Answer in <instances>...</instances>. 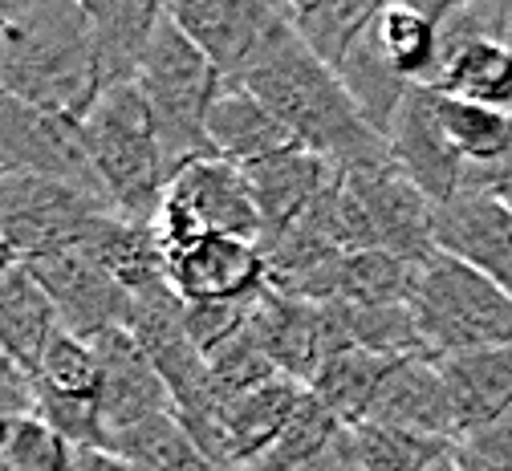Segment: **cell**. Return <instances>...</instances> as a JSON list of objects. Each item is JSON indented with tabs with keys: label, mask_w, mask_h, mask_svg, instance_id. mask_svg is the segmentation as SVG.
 <instances>
[{
	"label": "cell",
	"mask_w": 512,
	"mask_h": 471,
	"mask_svg": "<svg viewBox=\"0 0 512 471\" xmlns=\"http://www.w3.org/2000/svg\"><path fill=\"white\" fill-rule=\"evenodd\" d=\"M236 82L293 130L301 151L322 155L338 171H358L391 159L387 139L358 114L342 78L305 49V41L289 29L285 13L265 49Z\"/></svg>",
	"instance_id": "6da1fadb"
},
{
	"label": "cell",
	"mask_w": 512,
	"mask_h": 471,
	"mask_svg": "<svg viewBox=\"0 0 512 471\" xmlns=\"http://www.w3.org/2000/svg\"><path fill=\"white\" fill-rule=\"evenodd\" d=\"M0 94L82 118L102 94L86 0H0Z\"/></svg>",
	"instance_id": "7a4b0ae2"
},
{
	"label": "cell",
	"mask_w": 512,
	"mask_h": 471,
	"mask_svg": "<svg viewBox=\"0 0 512 471\" xmlns=\"http://www.w3.org/2000/svg\"><path fill=\"white\" fill-rule=\"evenodd\" d=\"M82 139L110 208L126 220L155 224L171 175L139 82L106 86L82 114Z\"/></svg>",
	"instance_id": "3957f363"
},
{
	"label": "cell",
	"mask_w": 512,
	"mask_h": 471,
	"mask_svg": "<svg viewBox=\"0 0 512 471\" xmlns=\"http://www.w3.org/2000/svg\"><path fill=\"white\" fill-rule=\"evenodd\" d=\"M220 74L216 65L200 53V45L191 41L171 13L163 9L147 57H143V70H139V90L147 98L155 134H159V151L167 163V175L183 171L187 163L208 159V110L216 102L220 90ZM171 183V179H167Z\"/></svg>",
	"instance_id": "277c9868"
},
{
	"label": "cell",
	"mask_w": 512,
	"mask_h": 471,
	"mask_svg": "<svg viewBox=\"0 0 512 471\" xmlns=\"http://www.w3.org/2000/svg\"><path fill=\"white\" fill-rule=\"evenodd\" d=\"M407 305L431 358L512 346V297L447 252H431L419 264Z\"/></svg>",
	"instance_id": "5b68a950"
},
{
	"label": "cell",
	"mask_w": 512,
	"mask_h": 471,
	"mask_svg": "<svg viewBox=\"0 0 512 471\" xmlns=\"http://www.w3.org/2000/svg\"><path fill=\"white\" fill-rule=\"evenodd\" d=\"M338 220L346 252L382 248L415 264L435 252V204L403 175L395 159L342 171Z\"/></svg>",
	"instance_id": "8992f818"
},
{
	"label": "cell",
	"mask_w": 512,
	"mask_h": 471,
	"mask_svg": "<svg viewBox=\"0 0 512 471\" xmlns=\"http://www.w3.org/2000/svg\"><path fill=\"white\" fill-rule=\"evenodd\" d=\"M155 232L167 252L200 236H236L252 244L265 240V224L252 204L244 171L216 155L196 159L171 175L155 216Z\"/></svg>",
	"instance_id": "52a82bcc"
},
{
	"label": "cell",
	"mask_w": 512,
	"mask_h": 471,
	"mask_svg": "<svg viewBox=\"0 0 512 471\" xmlns=\"http://www.w3.org/2000/svg\"><path fill=\"white\" fill-rule=\"evenodd\" d=\"M110 212L114 208L106 199L61 179L25 175V171L0 175V232H5L17 260L78 248L90 236V228Z\"/></svg>",
	"instance_id": "ba28073f"
},
{
	"label": "cell",
	"mask_w": 512,
	"mask_h": 471,
	"mask_svg": "<svg viewBox=\"0 0 512 471\" xmlns=\"http://www.w3.org/2000/svg\"><path fill=\"white\" fill-rule=\"evenodd\" d=\"M5 171L61 179V183L106 199L102 179H98L86 139H82V118L0 94V175Z\"/></svg>",
	"instance_id": "9c48e42d"
},
{
	"label": "cell",
	"mask_w": 512,
	"mask_h": 471,
	"mask_svg": "<svg viewBox=\"0 0 512 471\" xmlns=\"http://www.w3.org/2000/svg\"><path fill=\"white\" fill-rule=\"evenodd\" d=\"M33 268V277L41 281L57 325L70 329L74 338L94 342L110 329H126L131 325V305L135 297L126 293L106 268L86 256L82 248H66V252H53V256H37L25 260Z\"/></svg>",
	"instance_id": "30bf717a"
},
{
	"label": "cell",
	"mask_w": 512,
	"mask_h": 471,
	"mask_svg": "<svg viewBox=\"0 0 512 471\" xmlns=\"http://www.w3.org/2000/svg\"><path fill=\"white\" fill-rule=\"evenodd\" d=\"M163 9L200 45L224 82H236L281 25V5L261 0H167Z\"/></svg>",
	"instance_id": "8fae6325"
},
{
	"label": "cell",
	"mask_w": 512,
	"mask_h": 471,
	"mask_svg": "<svg viewBox=\"0 0 512 471\" xmlns=\"http://www.w3.org/2000/svg\"><path fill=\"white\" fill-rule=\"evenodd\" d=\"M167 281L183 305L248 301L265 289V252L236 236H200L167 252Z\"/></svg>",
	"instance_id": "7c38bea8"
},
{
	"label": "cell",
	"mask_w": 512,
	"mask_h": 471,
	"mask_svg": "<svg viewBox=\"0 0 512 471\" xmlns=\"http://www.w3.org/2000/svg\"><path fill=\"white\" fill-rule=\"evenodd\" d=\"M248 329H252V338L261 342V350L269 354V362L277 366V374L305 382V386L313 382V374L322 370L326 358L342 354L326 305L285 297L269 285L252 301Z\"/></svg>",
	"instance_id": "4fadbf2b"
},
{
	"label": "cell",
	"mask_w": 512,
	"mask_h": 471,
	"mask_svg": "<svg viewBox=\"0 0 512 471\" xmlns=\"http://www.w3.org/2000/svg\"><path fill=\"white\" fill-rule=\"evenodd\" d=\"M90 346H94L98 370H102L98 415L106 427V443H110V435H118L126 427L175 411L167 382L159 378L155 362L143 354V346L135 342L131 329H110L102 338H94Z\"/></svg>",
	"instance_id": "5bb4252c"
},
{
	"label": "cell",
	"mask_w": 512,
	"mask_h": 471,
	"mask_svg": "<svg viewBox=\"0 0 512 471\" xmlns=\"http://www.w3.org/2000/svg\"><path fill=\"white\" fill-rule=\"evenodd\" d=\"M435 252H447L512 297V212L488 191H456L435 208Z\"/></svg>",
	"instance_id": "9a60e30c"
},
{
	"label": "cell",
	"mask_w": 512,
	"mask_h": 471,
	"mask_svg": "<svg viewBox=\"0 0 512 471\" xmlns=\"http://www.w3.org/2000/svg\"><path fill=\"white\" fill-rule=\"evenodd\" d=\"M305 394H309L305 382L277 374L252 390L220 398V411H216L220 467H252L277 443V435L289 427V419L297 415Z\"/></svg>",
	"instance_id": "2e32d148"
},
{
	"label": "cell",
	"mask_w": 512,
	"mask_h": 471,
	"mask_svg": "<svg viewBox=\"0 0 512 471\" xmlns=\"http://www.w3.org/2000/svg\"><path fill=\"white\" fill-rule=\"evenodd\" d=\"M387 147H391V159L403 167V175L431 199L435 208L447 204V199L464 187V163L443 139L427 86H415L407 94V102L399 106L391 134H387Z\"/></svg>",
	"instance_id": "e0dca14e"
},
{
	"label": "cell",
	"mask_w": 512,
	"mask_h": 471,
	"mask_svg": "<svg viewBox=\"0 0 512 471\" xmlns=\"http://www.w3.org/2000/svg\"><path fill=\"white\" fill-rule=\"evenodd\" d=\"M208 147L216 159L232 167H252L289 151H301L293 130L240 82H220L216 102L208 110Z\"/></svg>",
	"instance_id": "ac0fdd59"
},
{
	"label": "cell",
	"mask_w": 512,
	"mask_h": 471,
	"mask_svg": "<svg viewBox=\"0 0 512 471\" xmlns=\"http://www.w3.org/2000/svg\"><path fill=\"white\" fill-rule=\"evenodd\" d=\"M366 419L456 443L452 394H447V382H443V370L435 358H399L395 370L387 374V382L378 386Z\"/></svg>",
	"instance_id": "d6986e66"
},
{
	"label": "cell",
	"mask_w": 512,
	"mask_h": 471,
	"mask_svg": "<svg viewBox=\"0 0 512 471\" xmlns=\"http://www.w3.org/2000/svg\"><path fill=\"white\" fill-rule=\"evenodd\" d=\"M244 179H248V191H252V204L261 212V224H265V240L269 244L273 236H281L285 228H293L317 195L330 187V179L338 175L334 163H326L322 155H309V151H289V155H277V159H265V163H252V167H240Z\"/></svg>",
	"instance_id": "ffe728a7"
},
{
	"label": "cell",
	"mask_w": 512,
	"mask_h": 471,
	"mask_svg": "<svg viewBox=\"0 0 512 471\" xmlns=\"http://www.w3.org/2000/svg\"><path fill=\"white\" fill-rule=\"evenodd\" d=\"M452 394L456 411V439L492 427L512 411V346L492 350H468L435 358Z\"/></svg>",
	"instance_id": "44dd1931"
},
{
	"label": "cell",
	"mask_w": 512,
	"mask_h": 471,
	"mask_svg": "<svg viewBox=\"0 0 512 471\" xmlns=\"http://www.w3.org/2000/svg\"><path fill=\"white\" fill-rule=\"evenodd\" d=\"M86 13L94 25L102 90L139 82L143 57H147L151 33L163 17V5H151V0H86Z\"/></svg>",
	"instance_id": "7402d4cb"
},
{
	"label": "cell",
	"mask_w": 512,
	"mask_h": 471,
	"mask_svg": "<svg viewBox=\"0 0 512 471\" xmlns=\"http://www.w3.org/2000/svg\"><path fill=\"white\" fill-rule=\"evenodd\" d=\"M78 248L86 256H94L131 297L171 285L167 281V248H163L155 224L126 220V216L110 212L90 228V236Z\"/></svg>",
	"instance_id": "603a6c76"
},
{
	"label": "cell",
	"mask_w": 512,
	"mask_h": 471,
	"mask_svg": "<svg viewBox=\"0 0 512 471\" xmlns=\"http://www.w3.org/2000/svg\"><path fill=\"white\" fill-rule=\"evenodd\" d=\"M431 90L492 110H512V53L496 37H472L439 49Z\"/></svg>",
	"instance_id": "cb8c5ba5"
},
{
	"label": "cell",
	"mask_w": 512,
	"mask_h": 471,
	"mask_svg": "<svg viewBox=\"0 0 512 471\" xmlns=\"http://www.w3.org/2000/svg\"><path fill=\"white\" fill-rule=\"evenodd\" d=\"M57 329V313L25 260L0 268V350L21 370H37V358Z\"/></svg>",
	"instance_id": "d4e9b609"
},
{
	"label": "cell",
	"mask_w": 512,
	"mask_h": 471,
	"mask_svg": "<svg viewBox=\"0 0 512 471\" xmlns=\"http://www.w3.org/2000/svg\"><path fill=\"white\" fill-rule=\"evenodd\" d=\"M338 78H342L346 94L354 98L358 114L382 134V139H387L399 106L407 102V94H411L415 86L391 65L387 49H382V41H378L374 21L366 25V33L354 41V49L346 53V61L338 65Z\"/></svg>",
	"instance_id": "484cf974"
},
{
	"label": "cell",
	"mask_w": 512,
	"mask_h": 471,
	"mask_svg": "<svg viewBox=\"0 0 512 471\" xmlns=\"http://www.w3.org/2000/svg\"><path fill=\"white\" fill-rule=\"evenodd\" d=\"M452 5H382L374 17L378 41L411 86H431L439 70V25Z\"/></svg>",
	"instance_id": "4316f807"
},
{
	"label": "cell",
	"mask_w": 512,
	"mask_h": 471,
	"mask_svg": "<svg viewBox=\"0 0 512 471\" xmlns=\"http://www.w3.org/2000/svg\"><path fill=\"white\" fill-rule=\"evenodd\" d=\"M378 9V0H297V5H281L289 29L334 74L354 49V41L366 33V25L378 17Z\"/></svg>",
	"instance_id": "83f0119b"
},
{
	"label": "cell",
	"mask_w": 512,
	"mask_h": 471,
	"mask_svg": "<svg viewBox=\"0 0 512 471\" xmlns=\"http://www.w3.org/2000/svg\"><path fill=\"white\" fill-rule=\"evenodd\" d=\"M106 451L126 459L135 471H232V467H216L200 451V443L191 439V431L183 427V419L175 411L110 435Z\"/></svg>",
	"instance_id": "f1b7e54d"
},
{
	"label": "cell",
	"mask_w": 512,
	"mask_h": 471,
	"mask_svg": "<svg viewBox=\"0 0 512 471\" xmlns=\"http://www.w3.org/2000/svg\"><path fill=\"white\" fill-rule=\"evenodd\" d=\"M431 102H435V122L443 130L447 147L460 155L464 167L496 163L500 155L512 151V110H492V106L464 102L439 90H431Z\"/></svg>",
	"instance_id": "f546056e"
},
{
	"label": "cell",
	"mask_w": 512,
	"mask_h": 471,
	"mask_svg": "<svg viewBox=\"0 0 512 471\" xmlns=\"http://www.w3.org/2000/svg\"><path fill=\"white\" fill-rule=\"evenodd\" d=\"M395 362L399 358H382L370 350H346V354H334L322 362L309 390H313V398H322L346 427H354L370 415L374 394L382 382H387V374L395 370Z\"/></svg>",
	"instance_id": "4dcf8cb0"
},
{
	"label": "cell",
	"mask_w": 512,
	"mask_h": 471,
	"mask_svg": "<svg viewBox=\"0 0 512 471\" xmlns=\"http://www.w3.org/2000/svg\"><path fill=\"white\" fill-rule=\"evenodd\" d=\"M350 350H370L382 358H431L411 305H350L330 301Z\"/></svg>",
	"instance_id": "1f68e13d"
},
{
	"label": "cell",
	"mask_w": 512,
	"mask_h": 471,
	"mask_svg": "<svg viewBox=\"0 0 512 471\" xmlns=\"http://www.w3.org/2000/svg\"><path fill=\"white\" fill-rule=\"evenodd\" d=\"M419 264L382 248L346 252L338 264V301L350 305H407Z\"/></svg>",
	"instance_id": "d6a6232c"
},
{
	"label": "cell",
	"mask_w": 512,
	"mask_h": 471,
	"mask_svg": "<svg viewBox=\"0 0 512 471\" xmlns=\"http://www.w3.org/2000/svg\"><path fill=\"white\" fill-rule=\"evenodd\" d=\"M342 427H346V423L326 407L322 398H313V390H309V394L301 398L297 415L289 419V427L277 435V443H273L261 459H256L248 471H309L313 459L334 443V435H338Z\"/></svg>",
	"instance_id": "836d02e7"
},
{
	"label": "cell",
	"mask_w": 512,
	"mask_h": 471,
	"mask_svg": "<svg viewBox=\"0 0 512 471\" xmlns=\"http://www.w3.org/2000/svg\"><path fill=\"white\" fill-rule=\"evenodd\" d=\"M33 386L66 394V398H90L98 402V386H102V370H98V354L90 342L74 338L70 329H53V338L45 342L37 370H33Z\"/></svg>",
	"instance_id": "e575fe53"
},
{
	"label": "cell",
	"mask_w": 512,
	"mask_h": 471,
	"mask_svg": "<svg viewBox=\"0 0 512 471\" xmlns=\"http://www.w3.org/2000/svg\"><path fill=\"white\" fill-rule=\"evenodd\" d=\"M350 431H354V443H358L366 471H427L447 447H452L447 439H431V435L391 427V423H374V419H362Z\"/></svg>",
	"instance_id": "d590c367"
},
{
	"label": "cell",
	"mask_w": 512,
	"mask_h": 471,
	"mask_svg": "<svg viewBox=\"0 0 512 471\" xmlns=\"http://www.w3.org/2000/svg\"><path fill=\"white\" fill-rule=\"evenodd\" d=\"M74 455L78 447L41 415H17L0 451V459H9L17 471H74Z\"/></svg>",
	"instance_id": "8d00e7d4"
},
{
	"label": "cell",
	"mask_w": 512,
	"mask_h": 471,
	"mask_svg": "<svg viewBox=\"0 0 512 471\" xmlns=\"http://www.w3.org/2000/svg\"><path fill=\"white\" fill-rule=\"evenodd\" d=\"M208 378H212L216 398H232L240 390H252V386L277 378V366L269 362V354L261 350V342H256L252 329L244 325L232 342H224L220 350L208 354Z\"/></svg>",
	"instance_id": "74e56055"
},
{
	"label": "cell",
	"mask_w": 512,
	"mask_h": 471,
	"mask_svg": "<svg viewBox=\"0 0 512 471\" xmlns=\"http://www.w3.org/2000/svg\"><path fill=\"white\" fill-rule=\"evenodd\" d=\"M37 415L61 431L74 447H106V427L98 415V402L90 398H66V394H53L37 386Z\"/></svg>",
	"instance_id": "f35d334b"
},
{
	"label": "cell",
	"mask_w": 512,
	"mask_h": 471,
	"mask_svg": "<svg viewBox=\"0 0 512 471\" xmlns=\"http://www.w3.org/2000/svg\"><path fill=\"white\" fill-rule=\"evenodd\" d=\"M252 301H208V305H183V321H187V333L196 350L208 358L212 350H220L224 342H232L236 333L248 325V313H252Z\"/></svg>",
	"instance_id": "ab89813d"
},
{
	"label": "cell",
	"mask_w": 512,
	"mask_h": 471,
	"mask_svg": "<svg viewBox=\"0 0 512 471\" xmlns=\"http://www.w3.org/2000/svg\"><path fill=\"white\" fill-rule=\"evenodd\" d=\"M456 459L464 471H512V411L492 427L456 439Z\"/></svg>",
	"instance_id": "60d3db41"
},
{
	"label": "cell",
	"mask_w": 512,
	"mask_h": 471,
	"mask_svg": "<svg viewBox=\"0 0 512 471\" xmlns=\"http://www.w3.org/2000/svg\"><path fill=\"white\" fill-rule=\"evenodd\" d=\"M0 411L5 415H37V386L29 370H21L5 350H0Z\"/></svg>",
	"instance_id": "b9f144b4"
},
{
	"label": "cell",
	"mask_w": 512,
	"mask_h": 471,
	"mask_svg": "<svg viewBox=\"0 0 512 471\" xmlns=\"http://www.w3.org/2000/svg\"><path fill=\"white\" fill-rule=\"evenodd\" d=\"M309 471H366V463H362V455H358V443H354V431L342 427V431L334 435V443L313 459Z\"/></svg>",
	"instance_id": "7bdbcfd3"
},
{
	"label": "cell",
	"mask_w": 512,
	"mask_h": 471,
	"mask_svg": "<svg viewBox=\"0 0 512 471\" xmlns=\"http://www.w3.org/2000/svg\"><path fill=\"white\" fill-rule=\"evenodd\" d=\"M74 471H135V467L126 459H118L114 451H106V447H78Z\"/></svg>",
	"instance_id": "ee69618b"
},
{
	"label": "cell",
	"mask_w": 512,
	"mask_h": 471,
	"mask_svg": "<svg viewBox=\"0 0 512 471\" xmlns=\"http://www.w3.org/2000/svg\"><path fill=\"white\" fill-rule=\"evenodd\" d=\"M427 471H464V467H460V459H456V443L447 447V451H443V455H439V459H435Z\"/></svg>",
	"instance_id": "f6af8a7d"
},
{
	"label": "cell",
	"mask_w": 512,
	"mask_h": 471,
	"mask_svg": "<svg viewBox=\"0 0 512 471\" xmlns=\"http://www.w3.org/2000/svg\"><path fill=\"white\" fill-rule=\"evenodd\" d=\"M17 256H13V248H9V240H5V232H0V268H9Z\"/></svg>",
	"instance_id": "bcb514c9"
},
{
	"label": "cell",
	"mask_w": 512,
	"mask_h": 471,
	"mask_svg": "<svg viewBox=\"0 0 512 471\" xmlns=\"http://www.w3.org/2000/svg\"><path fill=\"white\" fill-rule=\"evenodd\" d=\"M9 427H13V415L0 411V451H5V439H9Z\"/></svg>",
	"instance_id": "7dc6e473"
},
{
	"label": "cell",
	"mask_w": 512,
	"mask_h": 471,
	"mask_svg": "<svg viewBox=\"0 0 512 471\" xmlns=\"http://www.w3.org/2000/svg\"><path fill=\"white\" fill-rule=\"evenodd\" d=\"M504 45H508V53H512V0H508V25H504Z\"/></svg>",
	"instance_id": "c3c4849f"
},
{
	"label": "cell",
	"mask_w": 512,
	"mask_h": 471,
	"mask_svg": "<svg viewBox=\"0 0 512 471\" xmlns=\"http://www.w3.org/2000/svg\"><path fill=\"white\" fill-rule=\"evenodd\" d=\"M496 199H500V204H504V208H508V212H512V183H508V187H504V191H500V195H496Z\"/></svg>",
	"instance_id": "681fc988"
},
{
	"label": "cell",
	"mask_w": 512,
	"mask_h": 471,
	"mask_svg": "<svg viewBox=\"0 0 512 471\" xmlns=\"http://www.w3.org/2000/svg\"><path fill=\"white\" fill-rule=\"evenodd\" d=\"M0 471H17V467H13L9 459H0Z\"/></svg>",
	"instance_id": "f907efd6"
},
{
	"label": "cell",
	"mask_w": 512,
	"mask_h": 471,
	"mask_svg": "<svg viewBox=\"0 0 512 471\" xmlns=\"http://www.w3.org/2000/svg\"><path fill=\"white\" fill-rule=\"evenodd\" d=\"M232 471H248V467H232Z\"/></svg>",
	"instance_id": "816d5d0a"
}]
</instances>
